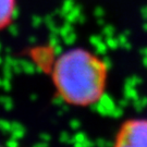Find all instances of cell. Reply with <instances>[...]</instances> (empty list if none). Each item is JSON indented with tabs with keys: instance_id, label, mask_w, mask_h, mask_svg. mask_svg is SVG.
I'll return each instance as SVG.
<instances>
[{
	"instance_id": "1",
	"label": "cell",
	"mask_w": 147,
	"mask_h": 147,
	"mask_svg": "<svg viewBox=\"0 0 147 147\" xmlns=\"http://www.w3.org/2000/svg\"><path fill=\"white\" fill-rule=\"evenodd\" d=\"M109 78L108 64L87 48L63 51L53 63L51 80L59 98L74 107H89L105 94Z\"/></svg>"
},
{
	"instance_id": "2",
	"label": "cell",
	"mask_w": 147,
	"mask_h": 147,
	"mask_svg": "<svg viewBox=\"0 0 147 147\" xmlns=\"http://www.w3.org/2000/svg\"><path fill=\"white\" fill-rule=\"evenodd\" d=\"M112 147H147V118H130L122 122Z\"/></svg>"
},
{
	"instance_id": "3",
	"label": "cell",
	"mask_w": 147,
	"mask_h": 147,
	"mask_svg": "<svg viewBox=\"0 0 147 147\" xmlns=\"http://www.w3.org/2000/svg\"><path fill=\"white\" fill-rule=\"evenodd\" d=\"M16 0H0V32L11 25L16 14Z\"/></svg>"
}]
</instances>
